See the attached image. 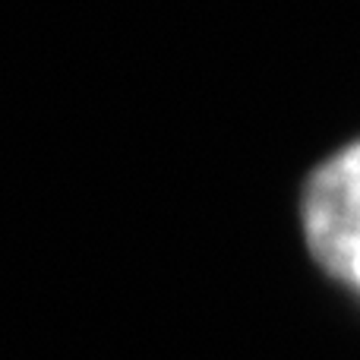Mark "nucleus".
Masks as SVG:
<instances>
[{
	"mask_svg": "<svg viewBox=\"0 0 360 360\" xmlns=\"http://www.w3.org/2000/svg\"><path fill=\"white\" fill-rule=\"evenodd\" d=\"M304 237L329 278L360 297V139L329 155L304 186Z\"/></svg>",
	"mask_w": 360,
	"mask_h": 360,
	"instance_id": "nucleus-1",
	"label": "nucleus"
}]
</instances>
